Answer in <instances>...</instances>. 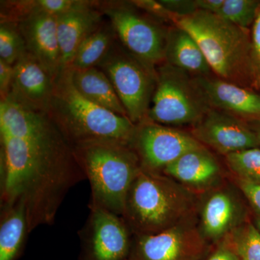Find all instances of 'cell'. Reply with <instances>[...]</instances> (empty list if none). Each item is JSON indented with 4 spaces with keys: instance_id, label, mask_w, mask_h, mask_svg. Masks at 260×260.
<instances>
[{
    "instance_id": "52a82bcc",
    "label": "cell",
    "mask_w": 260,
    "mask_h": 260,
    "mask_svg": "<svg viewBox=\"0 0 260 260\" xmlns=\"http://www.w3.org/2000/svg\"><path fill=\"white\" fill-rule=\"evenodd\" d=\"M105 73L135 125L147 119L157 83L153 65L113 45L99 65Z\"/></svg>"
},
{
    "instance_id": "e575fe53",
    "label": "cell",
    "mask_w": 260,
    "mask_h": 260,
    "mask_svg": "<svg viewBox=\"0 0 260 260\" xmlns=\"http://www.w3.org/2000/svg\"><path fill=\"white\" fill-rule=\"evenodd\" d=\"M253 131L255 133L256 138H257L258 142H259V144L260 146V122L256 124L255 128H254Z\"/></svg>"
},
{
    "instance_id": "8992f818",
    "label": "cell",
    "mask_w": 260,
    "mask_h": 260,
    "mask_svg": "<svg viewBox=\"0 0 260 260\" xmlns=\"http://www.w3.org/2000/svg\"><path fill=\"white\" fill-rule=\"evenodd\" d=\"M147 121L164 126H194L211 108L184 70L167 64L157 73V83Z\"/></svg>"
},
{
    "instance_id": "7402d4cb",
    "label": "cell",
    "mask_w": 260,
    "mask_h": 260,
    "mask_svg": "<svg viewBox=\"0 0 260 260\" xmlns=\"http://www.w3.org/2000/svg\"><path fill=\"white\" fill-rule=\"evenodd\" d=\"M29 234L28 218L23 205H1L0 260L16 259Z\"/></svg>"
},
{
    "instance_id": "83f0119b",
    "label": "cell",
    "mask_w": 260,
    "mask_h": 260,
    "mask_svg": "<svg viewBox=\"0 0 260 260\" xmlns=\"http://www.w3.org/2000/svg\"><path fill=\"white\" fill-rule=\"evenodd\" d=\"M83 1L77 0H38L26 1L28 12L41 11L57 16L74 9Z\"/></svg>"
},
{
    "instance_id": "8d00e7d4",
    "label": "cell",
    "mask_w": 260,
    "mask_h": 260,
    "mask_svg": "<svg viewBox=\"0 0 260 260\" xmlns=\"http://www.w3.org/2000/svg\"><path fill=\"white\" fill-rule=\"evenodd\" d=\"M125 260H130V259H125Z\"/></svg>"
},
{
    "instance_id": "d4e9b609",
    "label": "cell",
    "mask_w": 260,
    "mask_h": 260,
    "mask_svg": "<svg viewBox=\"0 0 260 260\" xmlns=\"http://www.w3.org/2000/svg\"><path fill=\"white\" fill-rule=\"evenodd\" d=\"M225 162L238 180L260 185V148L228 154Z\"/></svg>"
},
{
    "instance_id": "7c38bea8",
    "label": "cell",
    "mask_w": 260,
    "mask_h": 260,
    "mask_svg": "<svg viewBox=\"0 0 260 260\" xmlns=\"http://www.w3.org/2000/svg\"><path fill=\"white\" fill-rule=\"evenodd\" d=\"M90 215L80 237L88 260H125L133 234L122 217L98 205H89Z\"/></svg>"
},
{
    "instance_id": "f1b7e54d",
    "label": "cell",
    "mask_w": 260,
    "mask_h": 260,
    "mask_svg": "<svg viewBox=\"0 0 260 260\" xmlns=\"http://www.w3.org/2000/svg\"><path fill=\"white\" fill-rule=\"evenodd\" d=\"M159 2L174 17V19L194 14L198 10L196 0H160Z\"/></svg>"
},
{
    "instance_id": "44dd1931",
    "label": "cell",
    "mask_w": 260,
    "mask_h": 260,
    "mask_svg": "<svg viewBox=\"0 0 260 260\" xmlns=\"http://www.w3.org/2000/svg\"><path fill=\"white\" fill-rule=\"evenodd\" d=\"M68 69L73 85L81 95L114 114L127 117L112 83L104 72L96 67L85 70Z\"/></svg>"
},
{
    "instance_id": "5bb4252c",
    "label": "cell",
    "mask_w": 260,
    "mask_h": 260,
    "mask_svg": "<svg viewBox=\"0 0 260 260\" xmlns=\"http://www.w3.org/2000/svg\"><path fill=\"white\" fill-rule=\"evenodd\" d=\"M18 26L27 51L55 80L62 70L56 16L44 12H29L18 19Z\"/></svg>"
},
{
    "instance_id": "e0dca14e",
    "label": "cell",
    "mask_w": 260,
    "mask_h": 260,
    "mask_svg": "<svg viewBox=\"0 0 260 260\" xmlns=\"http://www.w3.org/2000/svg\"><path fill=\"white\" fill-rule=\"evenodd\" d=\"M194 79L211 109L236 116H260V95L258 94L220 78L198 76Z\"/></svg>"
},
{
    "instance_id": "1f68e13d",
    "label": "cell",
    "mask_w": 260,
    "mask_h": 260,
    "mask_svg": "<svg viewBox=\"0 0 260 260\" xmlns=\"http://www.w3.org/2000/svg\"><path fill=\"white\" fill-rule=\"evenodd\" d=\"M207 260H241L227 243L220 242L219 247Z\"/></svg>"
},
{
    "instance_id": "6da1fadb",
    "label": "cell",
    "mask_w": 260,
    "mask_h": 260,
    "mask_svg": "<svg viewBox=\"0 0 260 260\" xmlns=\"http://www.w3.org/2000/svg\"><path fill=\"white\" fill-rule=\"evenodd\" d=\"M85 179L59 129L34 139L1 135L0 203L23 205L30 233L54 224L65 197Z\"/></svg>"
},
{
    "instance_id": "603a6c76",
    "label": "cell",
    "mask_w": 260,
    "mask_h": 260,
    "mask_svg": "<svg viewBox=\"0 0 260 260\" xmlns=\"http://www.w3.org/2000/svg\"><path fill=\"white\" fill-rule=\"evenodd\" d=\"M115 32L112 25H102L84 39L77 49L70 68L85 70L95 68L104 59L114 45Z\"/></svg>"
},
{
    "instance_id": "d6a6232c",
    "label": "cell",
    "mask_w": 260,
    "mask_h": 260,
    "mask_svg": "<svg viewBox=\"0 0 260 260\" xmlns=\"http://www.w3.org/2000/svg\"><path fill=\"white\" fill-rule=\"evenodd\" d=\"M252 48L254 59L260 63V7L254 22L252 32Z\"/></svg>"
},
{
    "instance_id": "f546056e",
    "label": "cell",
    "mask_w": 260,
    "mask_h": 260,
    "mask_svg": "<svg viewBox=\"0 0 260 260\" xmlns=\"http://www.w3.org/2000/svg\"><path fill=\"white\" fill-rule=\"evenodd\" d=\"M239 189L260 218V185L238 180Z\"/></svg>"
},
{
    "instance_id": "4dcf8cb0",
    "label": "cell",
    "mask_w": 260,
    "mask_h": 260,
    "mask_svg": "<svg viewBox=\"0 0 260 260\" xmlns=\"http://www.w3.org/2000/svg\"><path fill=\"white\" fill-rule=\"evenodd\" d=\"M13 78V66L0 59V93L1 100L8 96L11 90Z\"/></svg>"
},
{
    "instance_id": "30bf717a",
    "label": "cell",
    "mask_w": 260,
    "mask_h": 260,
    "mask_svg": "<svg viewBox=\"0 0 260 260\" xmlns=\"http://www.w3.org/2000/svg\"><path fill=\"white\" fill-rule=\"evenodd\" d=\"M202 145L192 135L148 121L137 125L131 144L142 169L160 174L183 154Z\"/></svg>"
},
{
    "instance_id": "4316f807",
    "label": "cell",
    "mask_w": 260,
    "mask_h": 260,
    "mask_svg": "<svg viewBox=\"0 0 260 260\" xmlns=\"http://www.w3.org/2000/svg\"><path fill=\"white\" fill-rule=\"evenodd\" d=\"M259 7V2L254 0H224L223 6L216 15L246 29L255 20Z\"/></svg>"
},
{
    "instance_id": "4fadbf2b",
    "label": "cell",
    "mask_w": 260,
    "mask_h": 260,
    "mask_svg": "<svg viewBox=\"0 0 260 260\" xmlns=\"http://www.w3.org/2000/svg\"><path fill=\"white\" fill-rule=\"evenodd\" d=\"M192 135L202 145L223 155L258 148L255 133L237 116L210 109L193 126Z\"/></svg>"
},
{
    "instance_id": "9c48e42d",
    "label": "cell",
    "mask_w": 260,
    "mask_h": 260,
    "mask_svg": "<svg viewBox=\"0 0 260 260\" xmlns=\"http://www.w3.org/2000/svg\"><path fill=\"white\" fill-rule=\"evenodd\" d=\"M198 198V226L208 243L222 242L247 221V208L237 188L223 182Z\"/></svg>"
},
{
    "instance_id": "7a4b0ae2",
    "label": "cell",
    "mask_w": 260,
    "mask_h": 260,
    "mask_svg": "<svg viewBox=\"0 0 260 260\" xmlns=\"http://www.w3.org/2000/svg\"><path fill=\"white\" fill-rule=\"evenodd\" d=\"M198 195L172 178L142 169L121 217L133 235L158 234L196 219Z\"/></svg>"
},
{
    "instance_id": "cb8c5ba5",
    "label": "cell",
    "mask_w": 260,
    "mask_h": 260,
    "mask_svg": "<svg viewBox=\"0 0 260 260\" xmlns=\"http://www.w3.org/2000/svg\"><path fill=\"white\" fill-rule=\"evenodd\" d=\"M241 260H260V232L254 224L245 222L223 241Z\"/></svg>"
},
{
    "instance_id": "2e32d148",
    "label": "cell",
    "mask_w": 260,
    "mask_h": 260,
    "mask_svg": "<svg viewBox=\"0 0 260 260\" xmlns=\"http://www.w3.org/2000/svg\"><path fill=\"white\" fill-rule=\"evenodd\" d=\"M162 174L198 194L223 183L221 168L204 145L189 150L168 166Z\"/></svg>"
},
{
    "instance_id": "5b68a950",
    "label": "cell",
    "mask_w": 260,
    "mask_h": 260,
    "mask_svg": "<svg viewBox=\"0 0 260 260\" xmlns=\"http://www.w3.org/2000/svg\"><path fill=\"white\" fill-rule=\"evenodd\" d=\"M73 149L90 183V204L122 216L130 186L142 170L134 149L109 141L89 142Z\"/></svg>"
},
{
    "instance_id": "ba28073f",
    "label": "cell",
    "mask_w": 260,
    "mask_h": 260,
    "mask_svg": "<svg viewBox=\"0 0 260 260\" xmlns=\"http://www.w3.org/2000/svg\"><path fill=\"white\" fill-rule=\"evenodd\" d=\"M208 249L196 218L158 234L133 235L129 259L201 260Z\"/></svg>"
},
{
    "instance_id": "d6986e66",
    "label": "cell",
    "mask_w": 260,
    "mask_h": 260,
    "mask_svg": "<svg viewBox=\"0 0 260 260\" xmlns=\"http://www.w3.org/2000/svg\"><path fill=\"white\" fill-rule=\"evenodd\" d=\"M47 114L27 107L9 93L0 103V135L21 139L45 136L57 128Z\"/></svg>"
},
{
    "instance_id": "ffe728a7",
    "label": "cell",
    "mask_w": 260,
    "mask_h": 260,
    "mask_svg": "<svg viewBox=\"0 0 260 260\" xmlns=\"http://www.w3.org/2000/svg\"><path fill=\"white\" fill-rule=\"evenodd\" d=\"M164 59L167 64L197 77L207 76L211 70L194 38L177 25L167 31Z\"/></svg>"
},
{
    "instance_id": "ac0fdd59",
    "label": "cell",
    "mask_w": 260,
    "mask_h": 260,
    "mask_svg": "<svg viewBox=\"0 0 260 260\" xmlns=\"http://www.w3.org/2000/svg\"><path fill=\"white\" fill-rule=\"evenodd\" d=\"M62 70L69 68L75 52L88 35L102 25V13L90 2L56 16Z\"/></svg>"
},
{
    "instance_id": "8fae6325",
    "label": "cell",
    "mask_w": 260,
    "mask_h": 260,
    "mask_svg": "<svg viewBox=\"0 0 260 260\" xmlns=\"http://www.w3.org/2000/svg\"><path fill=\"white\" fill-rule=\"evenodd\" d=\"M104 13L132 54L152 65L164 59L167 31L123 5H110Z\"/></svg>"
},
{
    "instance_id": "836d02e7",
    "label": "cell",
    "mask_w": 260,
    "mask_h": 260,
    "mask_svg": "<svg viewBox=\"0 0 260 260\" xmlns=\"http://www.w3.org/2000/svg\"><path fill=\"white\" fill-rule=\"evenodd\" d=\"M198 10L217 14L222 8L224 0H196Z\"/></svg>"
},
{
    "instance_id": "277c9868",
    "label": "cell",
    "mask_w": 260,
    "mask_h": 260,
    "mask_svg": "<svg viewBox=\"0 0 260 260\" xmlns=\"http://www.w3.org/2000/svg\"><path fill=\"white\" fill-rule=\"evenodd\" d=\"M174 21L194 38L219 78L238 85L251 81L254 57L246 29L202 10Z\"/></svg>"
},
{
    "instance_id": "3957f363",
    "label": "cell",
    "mask_w": 260,
    "mask_h": 260,
    "mask_svg": "<svg viewBox=\"0 0 260 260\" xmlns=\"http://www.w3.org/2000/svg\"><path fill=\"white\" fill-rule=\"evenodd\" d=\"M49 117L72 147L94 141L131 145L137 126L90 102L78 91L70 70L61 71L54 82Z\"/></svg>"
},
{
    "instance_id": "d590c367",
    "label": "cell",
    "mask_w": 260,
    "mask_h": 260,
    "mask_svg": "<svg viewBox=\"0 0 260 260\" xmlns=\"http://www.w3.org/2000/svg\"><path fill=\"white\" fill-rule=\"evenodd\" d=\"M255 225L256 228H257V229H259V231L260 232V218H257L256 219Z\"/></svg>"
},
{
    "instance_id": "9a60e30c",
    "label": "cell",
    "mask_w": 260,
    "mask_h": 260,
    "mask_svg": "<svg viewBox=\"0 0 260 260\" xmlns=\"http://www.w3.org/2000/svg\"><path fill=\"white\" fill-rule=\"evenodd\" d=\"M55 80L35 56L27 51L13 65L10 93L34 110L48 113Z\"/></svg>"
},
{
    "instance_id": "484cf974",
    "label": "cell",
    "mask_w": 260,
    "mask_h": 260,
    "mask_svg": "<svg viewBox=\"0 0 260 260\" xmlns=\"http://www.w3.org/2000/svg\"><path fill=\"white\" fill-rule=\"evenodd\" d=\"M27 52L25 41L18 24L2 21L0 26V59L14 65Z\"/></svg>"
}]
</instances>
